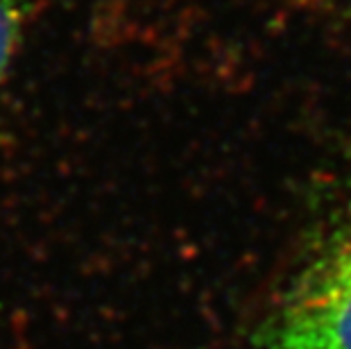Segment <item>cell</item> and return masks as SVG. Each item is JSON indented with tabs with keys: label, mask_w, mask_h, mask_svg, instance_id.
I'll use <instances>...</instances> for the list:
<instances>
[{
	"label": "cell",
	"mask_w": 351,
	"mask_h": 349,
	"mask_svg": "<svg viewBox=\"0 0 351 349\" xmlns=\"http://www.w3.org/2000/svg\"><path fill=\"white\" fill-rule=\"evenodd\" d=\"M29 14V0H0V86L19 53Z\"/></svg>",
	"instance_id": "cell-2"
},
{
	"label": "cell",
	"mask_w": 351,
	"mask_h": 349,
	"mask_svg": "<svg viewBox=\"0 0 351 349\" xmlns=\"http://www.w3.org/2000/svg\"><path fill=\"white\" fill-rule=\"evenodd\" d=\"M254 340L263 349H351V204L295 270Z\"/></svg>",
	"instance_id": "cell-1"
}]
</instances>
